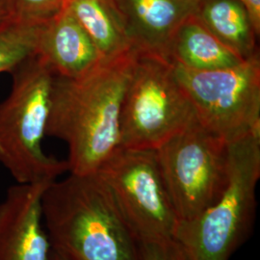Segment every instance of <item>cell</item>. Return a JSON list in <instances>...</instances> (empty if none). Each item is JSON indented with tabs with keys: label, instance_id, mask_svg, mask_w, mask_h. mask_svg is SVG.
<instances>
[{
	"label": "cell",
	"instance_id": "cell-16",
	"mask_svg": "<svg viewBox=\"0 0 260 260\" xmlns=\"http://www.w3.org/2000/svg\"><path fill=\"white\" fill-rule=\"evenodd\" d=\"M10 18L44 21L63 8L64 0H7Z\"/></svg>",
	"mask_w": 260,
	"mask_h": 260
},
{
	"label": "cell",
	"instance_id": "cell-6",
	"mask_svg": "<svg viewBox=\"0 0 260 260\" xmlns=\"http://www.w3.org/2000/svg\"><path fill=\"white\" fill-rule=\"evenodd\" d=\"M155 151L178 221L194 218L221 199L229 179V143L197 118Z\"/></svg>",
	"mask_w": 260,
	"mask_h": 260
},
{
	"label": "cell",
	"instance_id": "cell-15",
	"mask_svg": "<svg viewBox=\"0 0 260 260\" xmlns=\"http://www.w3.org/2000/svg\"><path fill=\"white\" fill-rule=\"evenodd\" d=\"M42 23L14 18L0 21V74H11L26 59L35 55Z\"/></svg>",
	"mask_w": 260,
	"mask_h": 260
},
{
	"label": "cell",
	"instance_id": "cell-5",
	"mask_svg": "<svg viewBox=\"0 0 260 260\" xmlns=\"http://www.w3.org/2000/svg\"><path fill=\"white\" fill-rule=\"evenodd\" d=\"M196 118L173 65L137 52L121 107L120 148L158 149Z\"/></svg>",
	"mask_w": 260,
	"mask_h": 260
},
{
	"label": "cell",
	"instance_id": "cell-13",
	"mask_svg": "<svg viewBox=\"0 0 260 260\" xmlns=\"http://www.w3.org/2000/svg\"><path fill=\"white\" fill-rule=\"evenodd\" d=\"M194 17L242 60L259 54L258 36L240 0H200Z\"/></svg>",
	"mask_w": 260,
	"mask_h": 260
},
{
	"label": "cell",
	"instance_id": "cell-8",
	"mask_svg": "<svg viewBox=\"0 0 260 260\" xmlns=\"http://www.w3.org/2000/svg\"><path fill=\"white\" fill-rule=\"evenodd\" d=\"M96 174L139 242L174 240L176 210L155 149H117Z\"/></svg>",
	"mask_w": 260,
	"mask_h": 260
},
{
	"label": "cell",
	"instance_id": "cell-4",
	"mask_svg": "<svg viewBox=\"0 0 260 260\" xmlns=\"http://www.w3.org/2000/svg\"><path fill=\"white\" fill-rule=\"evenodd\" d=\"M11 75L12 90L0 103V163L17 183L52 182L69 172L67 161L48 156L42 148L54 74L34 55Z\"/></svg>",
	"mask_w": 260,
	"mask_h": 260
},
{
	"label": "cell",
	"instance_id": "cell-12",
	"mask_svg": "<svg viewBox=\"0 0 260 260\" xmlns=\"http://www.w3.org/2000/svg\"><path fill=\"white\" fill-rule=\"evenodd\" d=\"M171 64L195 71H215L241 64L242 60L193 16L179 26L171 41Z\"/></svg>",
	"mask_w": 260,
	"mask_h": 260
},
{
	"label": "cell",
	"instance_id": "cell-3",
	"mask_svg": "<svg viewBox=\"0 0 260 260\" xmlns=\"http://www.w3.org/2000/svg\"><path fill=\"white\" fill-rule=\"evenodd\" d=\"M260 133L229 143V179L221 199L194 218L178 221L174 241L186 260H230L247 241L256 216Z\"/></svg>",
	"mask_w": 260,
	"mask_h": 260
},
{
	"label": "cell",
	"instance_id": "cell-10",
	"mask_svg": "<svg viewBox=\"0 0 260 260\" xmlns=\"http://www.w3.org/2000/svg\"><path fill=\"white\" fill-rule=\"evenodd\" d=\"M132 48L168 60L171 41L200 0H115Z\"/></svg>",
	"mask_w": 260,
	"mask_h": 260
},
{
	"label": "cell",
	"instance_id": "cell-9",
	"mask_svg": "<svg viewBox=\"0 0 260 260\" xmlns=\"http://www.w3.org/2000/svg\"><path fill=\"white\" fill-rule=\"evenodd\" d=\"M51 182L11 186L0 203V260H49L43 195Z\"/></svg>",
	"mask_w": 260,
	"mask_h": 260
},
{
	"label": "cell",
	"instance_id": "cell-14",
	"mask_svg": "<svg viewBox=\"0 0 260 260\" xmlns=\"http://www.w3.org/2000/svg\"><path fill=\"white\" fill-rule=\"evenodd\" d=\"M103 59L122 55L132 48L115 0H64Z\"/></svg>",
	"mask_w": 260,
	"mask_h": 260
},
{
	"label": "cell",
	"instance_id": "cell-19",
	"mask_svg": "<svg viewBox=\"0 0 260 260\" xmlns=\"http://www.w3.org/2000/svg\"><path fill=\"white\" fill-rule=\"evenodd\" d=\"M10 18L9 7L7 0H0V21Z\"/></svg>",
	"mask_w": 260,
	"mask_h": 260
},
{
	"label": "cell",
	"instance_id": "cell-7",
	"mask_svg": "<svg viewBox=\"0 0 260 260\" xmlns=\"http://www.w3.org/2000/svg\"><path fill=\"white\" fill-rule=\"evenodd\" d=\"M173 65L197 120L228 143L260 133V58L215 71Z\"/></svg>",
	"mask_w": 260,
	"mask_h": 260
},
{
	"label": "cell",
	"instance_id": "cell-2",
	"mask_svg": "<svg viewBox=\"0 0 260 260\" xmlns=\"http://www.w3.org/2000/svg\"><path fill=\"white\" fill-rule=\"evenodd\" d=\"M43 221L51 248L68 260H141L140 242L95 174L47 186Z\"/></svg>",
	"mask_w": 260,
	"mask_h": 260
},
{
	"label": "cell",
	"instance_id": "cell-20",
	"mask_svg": "<svg viewBox=\"0 0 260 260\" xmlns=\"http://www.w3.org/2000/svg\"><path fill=\"white\" fill-rule=\"evenodd\" d=\"M49 260H68L67 258H65L63 255H61V254H59L58 252H56L55 251H51V253H50V256H49Z\"/></svg>",
	"mask_w": 260,
	"mask_h": 260
},
{
	"label": "cell",
	"instance_id": "cell-17",
	"mask_svg": "<svg viewBox=\"0 0 260 260\" xmlns=\"http://www.w3.org/2000/svg\"><path fill=\"white\" fill-rule=\"evenodd\" d=\"M141 260H186L174 240L140 242Z\"/></svg>",
	"mask_w": 260,
	"mask_h": 260
},
{
	"label": "cell",
	"instance_id": "cell-11",
	"mask_svg": "<svg viewBox=\"0 0 260 260\" xmlns=\"http://www.w3.org/2000/svg\"><path fill=\"white\" fill-rule=\"evenodd\" d=\"M35 55L54 75L63 78L80 77L104 60L91 38L65 7L41 24Z\"/></svg>",
	"mask_w": 260,
	"mask_h": 260
},
{
	"label": "cell",
	"instance_id": "cell-1",
	"mask_svg": "<svg viewBox=\"0 0 260 260\" xmlns=\"http://www.w3.org/2000/svg\"><path fill=\"white\" fill-rule=\"evenodd\" d=\"M137 51L104 59L77 78L54 75L46 135L68 145L70 174H95L121 147V114Z\"/></svg>",
	"mask_w": 260,
	"mask_h": 260
},
{
	"label": "cell",
	"instance_id": "cell-18",
	"mask_svg": "<svg viewBox=\"0 0 260 260\" xmlns=\"http://www.w3.org/2000/svg\"><path fill=\"white\" fill-rule=\"evenodd\" d=\"M247 10L256 35L260 34V0H240Z\"/></svg>",
	"mask_w": 260,
	"mask_h": 260
}]
</instances>
